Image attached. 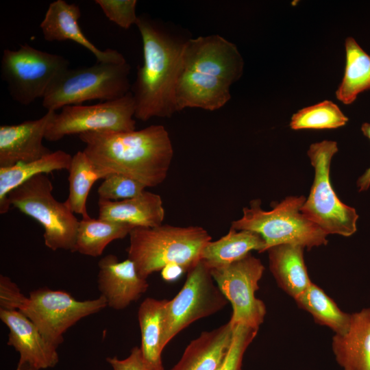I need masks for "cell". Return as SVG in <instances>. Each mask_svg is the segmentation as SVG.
I'll return each instance as SVG.
<instances>
[{
	"label": "cell",
	"instance_id": "obj_26",
	"mask_svg": "<svg viewBox=\"0 0 370 370\" xmlns=\"http://www.w3.org/2000/svg\"><path fill=\"white\" fill-rule=\"evenodd\" d=\"M135 227L132 225L90 217L79 221L75 252L100 256L105 248L115 240L124 238Z\"/></svg>",
	"mask_w": 370,
	"mask_h": 370
},
{
	"label": "cell",
	"instance_id": "obj_36",
	"mask_svg": "<svg viewBox=\"0 0 370 370\" xmlns=\"http://www.w3.org/2000/svg\"><path fill=\"white\" fill-rule=\"evenodd\" d=\"M186 271L178 265H169L161 271L162 278L166 281H173Z\"/></svg>",
	"mask_w": 370,
	"mask_h": 370
},
{
	"label": "cell",
	"instance_id": "obj_37",
	"mask_svg": "<svg viewBox=\"0 0 370 370\" xmlns=\"http://www.w3.org/2000/svg\"><path fill=\"white\" fill-rule=\"evenodd\" d=\"M16 370H32L30 369H17Z\"/></svg>",
	"mask_w": 370,
	"mask_h": 370
},
{
	"label": "cell",
	"instance_id": "obj_24",
	"mask_svg": "<svg viewBox=\"0 0 370 370\" xmlns=\"http://www.w3.org/2000/svg\"><path fill=\"white\" fill-rule=\"evenodd\" d=\"M168 299H145L138 310L141 334L140 349L146 360L156 370H164L162 353L164 349V310Z\"/></svg>",
	"mask_w": 370,
	"mask_h": 370
},
{
	"label": "cell",
	"instance_id": "obj_25",
	"mask_svg": "<svg viewBox=\"0 0 370 370\" xmlns=\"http://www.w3.org/2000/svg\"><path fill=\"white\" fill-rule=\"evenodd\" d=\"M68 171L69 192L64 203L72 212L82 215V218L89 217L86 202L92 186L112 172L95 165L83 151L72 156Z\"/></svg>",
	"mask_w": 370,
	"mask_h": 370
},
{
	"label": "cell",
	"instance_id": "obj_2",
	"mask_svg": "<svg viewBox=\"0 0 370 370\" xmlns=\"http://www.w3.org/2000/svg\"><path fill=\"white\" fill-rule=\"evenodd\" d=\"M83 150L97 166L128 176L146 187H154L166 179L173 158L168 131L152 125L130 132L82 134Z\"/></svg>",
	"mask_w": 370,
	"mask_h": 370
},
{
	"label": "cell",
	"instance_id": "obj_23",
	"mask_svg": "<svg viewBox=\"0 0 370 370\" xmlns=\"http://www.w3.org/2000/svg\"><path fill=\"white\" fill-rule=\"evenodd\" d=\"M71 160V154L57 150L34 161L0 167V213L5 214L9 210L8 195L12 190L37 175L68 171Z\"/></svg>",
	"mask_w": 370,
	"mask_h": 370
},
{
	"label": "cell",
	"instance_id": "obj_34",
	"mask_svg": "<svg viewBox=\"0 0 370 370\" xmlns=\"http://www.w3.org/2000/svg\"><path fill=\"white\" fill-rule=\"evenodd\" d=\"M106 361L113 370H156L145 358L140 347H134L125 359L108 357Z\"/></svg>",
	"mask_w": 370,
	"mask_h": 370
},
{
	"label": "cell",
	"instance_id": "obj_18",
	"mask_svg": "<svg viewBox=\"0 0 370 370\" xmlns=\"http://www.w3.org/2000/svg\"><path fill=\"white\" fill-rule=\"evenodd\" d=\"M332 350L343 370H370V308L352 313L347 332L332 336Z\"/></svg>",
	"mask_w": 370,
	"mask_h": 370
},
{
	"label": "cell",
	"instance_id": "obj_7",
	"mask_svg": "<svg viewBox=\"0 0 370 370\" xmlns=\"http://www.w3.org/2000/svg\"><path fill=\"white\" fill-rule=\"evenodd\" d=\"M53 188L48 176L39 174L12 190L8 201L42 226L45 245L49 249L75 252L79 221L64 202L55 199Z\"/></svg>",
	"mask_w": 370,
	"mask_h": 370
},
{
	"label": "cell",
	"instance_id": "obj_3",
	"mask_svg": "<svg viewBox=\"0 0 370 370\" xmlns=\"http://www.w3.org/2000/svg\"><path fill=\"white\" fill-rule=\"evenodd\" d=\"M136 25L142 38L143 63L131 88L134 117L143 121L170 118L177 112L175 91L185 40L145 15L138 16Z\"/></svg>",
	"mask_w": 370,
	"mask_h": 370
},
{
	"label": "cell",
	"instance_id": "obj_14",
	"mask_svg": "<svg viewBox=\"0 0 370 370\" xmlns=\"http://www.w3.org/2000/svg\"><path fill=\"white\" fill-rule=\"evenodd\" d=\"M0 319L9 330L8 345L19 354L18 369L41 370L58 363V347L46 340L23 312L0 309Z\"/></svg>",
	"mask_w": 370,
	"mask_h": 370
},
{
	"label": "cell",
	"instance_id": "obj_5",
	"mask_svg": "<svg viewBox=\"0 0 370 370\" xmlns=\"http://www.w3.org/2000/svg\"><path fill=\"white\" fill-rule=\"evenodd\" d=\"M306 199L303 195L288 196L269 211L262 209L260 200H252L231 227L260 234L265 243V251L283 244L299 245L308 250L325 245L328 235L301 212Z\"/></svg>",
	"mask_w": 370,
	"mask_h": 370
},
{
	"label": "cell",
	"instance_id": "obj_31",
	"mask_svg": "<svg viewBox=\"0 0 370 370\" xmlns=\"http://www.w3.org/2000/svg\"><path fill=\"white\" fill-rule=\"evenodd\" d=\"M258 330L245 325L234 328L230 345L215 370H241L244 354L256 338Z\"/></svg>",
	"mask_w": 370,
	"mask_h": 370
},
{
	"label": "cell",
	"instance_id": "obj_30",
	"mask_svg": "<svg viewBox=\"0 0 370 370\" xmlns=\"http://www.w3.org/2000/svg\"><path fill=\"white\" fill-rule=\"evenodd\" d=\"M147 187L138 181L118 173L109 174L97 189L99 199L120 201L135 197L143 193Z\"/></svg>",
	"mask_w": 370,
	"mask_h": 370
},
{
	"label": "cell",
	"instance_id": "obj_13",
	"mask_svg": "<svg viewBox=\"0 0 370 370\" xmlns=\"http://www.w3.org/2000/svg\"><path fill=\"white\" fill-rule=\"evenodd\" d=\"M264 266L251 254L228 265L210 269L220 291L230 302L232 328L245 325L259 329L267 314L264 303L256 297Z\"/></svg>",
	"mask_w": 370,
	"mask_h": 370
},
{
	"label": "cell",
	"instance_id": "obj_29",
	"mask_svg": "<svg viewBox=\"0 0 370 370\" xmlns=\"http://www.w3.org/2000/svg\"><path fill=\"white\" fill-rule=\"evenodd\" d=\"M348 120L336 103L325 100L293 114L289 126L294 130L336 129Z\"/></svg>",
	"mask_w": 370,
	"mask_h": 370
},
{
	"label": "cell",
	"instance_id": "obj_33",
	"mask_svg": "<svg viewBox=\"0 0 370 370\" xmlns=\"http://www.w3.org/2000/svg\"><path fill=\"white\" fill-rule=\"evenodd\" d=\"M28 297L25 296L18 285L8 276L0 275V309L21 311Z\"/></svg>",
	"mask_w": 370,
	"mask_h": 370
},
{
	"label": "cell",
	"instance_id": "obj_6",
	"mask_svg": "<svg viewBox=\"0 0 370 370\" xmlns=\"http://www.w3.org/2000/svg\"><path fill=\"white\" fill-rule=\"evenodd\" d=\"M130 70L127 62H97L90 66L69 67L51 84L42 99V106L47 111L56 112L90 100L120 98L131 91Z\"/></svg>",
	"mask_w": 370,
	"mask_h": 370
},
{
	"label": "cell",
	"instance_id": "obj_11",
	"mask_svg": "<svg viewBox=\"0 0 370 370\" xmlns=\"http://www.w3.org/2000/svg\"><path fill=\"white\" fill-rule=\"evenodd\" d=\"M135 103L132 93L90 106L73 105L56 113L47 130L50 142L66 136L88 132H130L136 130Z\"/></svg>",
	"mask_w": 370,
	"mask_h": 370
},
{
	"label": "cell",
	"instance_id": "obj_9",
	"mask_svg": "<svg viewBox=\"0 0 370 370\" xmlns=\"http://www.w3.org/2000/svg\"><path fill=\"white\" fill-rule=\"evenodd\" d=\"M69 64L62 56L23 44L16 50H3L0 75L12 99L28 106L42 99L53 81Z\"/></svg>",
	"mask_w": 370,
	"mask_h": 370
},
{
	"label": "cell",
	"instance_id": "obj_17",
	"mask_svg": "<svg viewBox=\"0 0 370 370\" xmlns=\"http://www.w3.org/2000/svg\"><path fill=\"white\" fill-rule=\"evenodd\" d=\"M80 17L81 10L76 3L64 0L51 2L40 24L44 39L48 42L73 41L90 51L97 62H127L118 51L109 48L101 50L92 43L80 28Z\"/></svg>",
	"mask_w": 370,
	"mask_h": 370
},
{
	"label": "cell",
	"instance_id": "obj_21",
	"mask_svg": "<svg viewBox=\"0 0 370 370\" xmlns=\"http://www.w3.org/2000/svg\"><path fill=\"white\" fill-rule=\"evenodd\" d=\"M304 247L291 244L269 248V269L278 286L295 299L312 283L304 258Z\"/></svg>",
	"mask_w": 370,
	"mask_h": 370
},
{
	"label": "cell",
	"instance_id": "obj_12",
	"mask_svg": "<svg viewBox=\"0 0 370 370\" xmlns=\"http://www.w3.org/2000/svg\"><path fill=\"white\" fill-rule=\"evenodd\" d=\"M106 307V301L101 295L81 301L67 292L45 287L29 293L21 312L34 323L46 340L58 347L70 328Z\"/></svg>",
	"mask_w": 370,
	"mask_h": 370
},
{
	"label": "cell",
	"instance_id": "obj_20",
	"mask_svg": "<svg viewBox=\"0 0 370 370\" xmlns=\"http://www.w3.org/2000/svg\"><path fill=\"white\" fill-rule=\"evenodd\" d=\"M233 330L227 321L212 330L202 332L186 346L171 370H215L230 345Z\"/></svg>",
	"mask_w": 370,
	"mask_h": 370
},
{
	"label": "cell",
	"instance_id": "obj_16",
	"mask_svg": "<svg viewBox=\"0 0 370 370\" xmlns=\"http://www.w3.org/2000/svg\"><path fill=\"white\" fill-rule=\"evenodd\" d=\"M98 267V288L108 307L125 309L148 289L147 279L139 275L129 258L120 261L116 256L108 254L99 260Z\"/></svg>",
	"mask_w": 370,
	"mask_h": 370
},
{
	"label": "cell",
	"instance_id": "obj_10",
	"mask_svg": "<svg viewBox=\"0 0 370 370\" xmlns=\"http://www.w3.org/2000/svg\"><path fill=\"white\" fill-rule=\"evenodd\" d=\"M228 301L214 282L209 267L201 260L187 271L180 292L168 300L164 310L162 345L201 319L221 310Z\"/></svg>",
	"mask_w": 370,
	"mask_h": 370
},
{
	"label": "cell",
	"instance_id": "obj_27",
	"mask_svg": "<svg viewBox=\"0 0 370 370\" xmlns=\"http://www.w3.org/2000/svg\"><path fill=\"white\" fill-rule=\"evenodd\" d=\"M346 63L344 75L336 91L343 103H352L360 92L370 90V56L352 37L345 41Z\"/></svg>",
	"mask_w": 370,
	"mask_h": 370
},
{
	"label": "cell",
	"instance_id": "obj_35",
	"mask_svg": "<svg viewBox=\"0 0 370 370\" xmlns=\"http://www.w3.org/2000/svg\"><path fill=\"white\" fill-rule=\"evenodd\" d=\"M361 131L365 136L370 139L369 123H364L361 126ZM357 186L359 191L368 190L370 186V167L358 178Z\"/></svg>",
	"mask_w": 370,
	"mask_h": 370
},
{
	"label": "cell",
	"instance_id": "obj_22",
	"mask_svg": "<svg viewBox=\"0 0 370 370\" xmlns=\"http://www.w3.org/2000/svg\"><path fill=\"white\" fill-rule=\"evenodd\" d=\"M254 250L259 253L265 251V243L260 234L230 227L225 236L215 241H210L204 246L200 260L211 269L239 260Z\"/></svg>",
	"mask_w": 370,
	"mask_h": 370
},
{
	"label": "cell",
	"instance_id": "obj_1",
	"mask_svg": "<svg viewBox=\"0 0 370 370\" xmlns=\"http://www.w3.org/2000/svg\"><path fill=\"white\" fill-rule=\"evenodd\" d=\"M243 60L236 46L218 34L186 40L175 86L177 112L187 108L214 111L230 99Z\"/></svg>",
	"mask_w": 370,
	"mask_h": 370
},
{
	"label": "cell",
	"instance_id": "obj_32",
	"mask_svg": "<svg viewBox=\"0 0 370 370\" xmlns=\"http://www.w3.org/2000/svg\"><path fill=\"white\" fill-rule=\"evenodd\" d=\"M95 3L110 21L123 29H127L137 22L136 0H95Z\"/></svg>",
	"mask_w": 370,
	"mask_h": 370
},
{
	"label": "cell",
	"instance_id": "obj_15",
	"mask_svg": "<svg viewBox=\"0 0 370 370\" xmlns=\"http://www.w3.org/2000/svg\"><path fill=\"white\" fill-rule=\"evenodd\" d=\"M56 112L47 111L42 117L14 125L0 126V167L40 159L52 151L45 147L47 130Z\"/></svg>",
	"mask_w": 370,
	"mask_h": 370
},
{
	"label": "cell",
	"instance_id": "obj_28",
	"mask_svg": "<svg viewBox=\"0 0 370 370\" xmlns=\"http://www.w3.org/2000/svg\"><path fill=\"white\" fill-rule=\"evenodd\" d=\"M294 300L300 308L311 314L317 323L329 328L336 334L347 332L352 314L343 311L322 288L312 282Z\"/></svg>",
	"mask_w": 370,
	"mask_h": 370
},
{
	"label": "cell",
	"instance_id": "obj_19",
	"mask_svg": "<svg viewBox=\"0 0 370 370\" xmlns=\"http://www.w3.org/2000/svg\"><path fill=\"white\" fill-rule=\"evenodd\" d=\"M98 206V218L134 227L159 226L164 219L161 197L147 190L135 197L120 201L99 199Z\"/></svg>",
	"mask_w": 370,
	"mask_h": 370
},
{
	"label": "cell",
	"instance_id": "obj_8",
	"mask_svg": "<svg viewBox=\"0 0 370 370\" xmlns=\"http://www.w3.org/2000/svg\"><path fill=\"white\" fill-rule=\"evenodd\" d=\"M337 151L334 140H325L310 146L307 155L314 167V177L301 212L327 235L348 237L357 230L358 215L355 208L340 200L332 186L330 164Z\"/></svg>",
	"mask_w": 370,
	"mask_h": 370
},
{
	"label": "cell",
	"instance_id": "obj_4",
	"mask_svg": "<svg viewBox=\"0 0 370 370\" xmlns=\"http://www.w3.org/2000/svg\"><path fill=\"white\" fill-rule=\"evenodd\" d=\"M129 236L127 258L145 279L169 265L180 266L187 272L200 260L201 250L212 241L202 227L167 224L153 227H135Z\"/></svg>",
	"mask_w": 370,
	"mask_h": 370
}]
</instances>
